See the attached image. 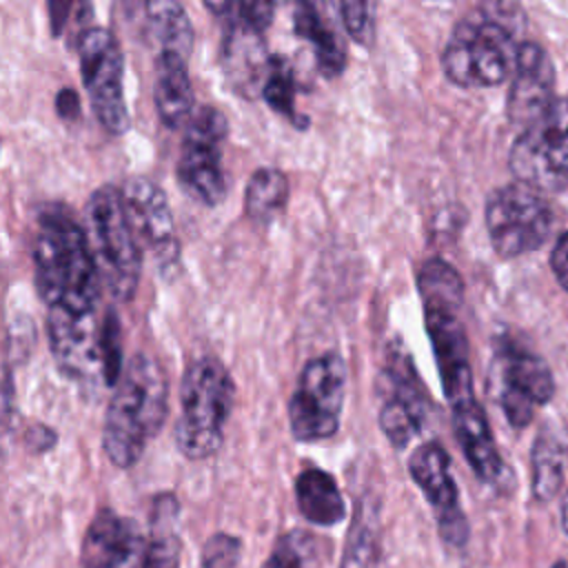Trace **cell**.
Masks as SVG:
<instances>
[{"label":"cell","mask_w":568,"mask_h":568,"mask_svg":"<svg viewBox=\"0 0 568 568\" xmlns=\"http://www.w3.org/2000/svg\"><path fill=\"white\" fill-rule=\"evenodd\" d=\"M36 288L47 308L95 313L102 277L87 231L67 211L47 209L33 237Z\"/></svg>","instance_id":"1"},{"label":"cell","mask_w":568,"mask_h":568,"mask_svg":"<svg viewBox=\"0 0 568 568\" xmlns=\"http://www.w3.org/2000/svg\"><path fill=\"white\" fill-rule=\"evenodd\" d=\"M519 31L486 16L462 20L442 53L446 78L464 89L499 87L515 73Z\"/></svg>","instance_id":"5"},{"label":"cell","mask_w":568,"mask_h":568,"mask_svg":"<svg viewBox=\"0 0 568 568\" xmlns=\"http://www.w3.org/2000/svg\"><path fill=\"white\" fill-rule=\"evenodd\" d=\"M384 402L379 408V428L395 448L408 446L426 419V393L406 357H388L384 368Z\"/></svg>","instance_id":"16"},{"label":"cell","mask_w":568,"mask_h":568,"mask_svg":"<svg viewBox=\"0 0 568 568\" xmlns=\"http://www.w3.org/2000/svg\"><path fill=\"white\" fill-rule=\"evenodd\" d=\"M486 231L499 257L537 251L552 231V209L546 195L524 182L495 189L486 200Z\"/></svg>","instance_id":"9"},{"label":"cell","mask_w":568,"mask_h":568,"mask_svg":"<svg viewBox=\"0 0 568 568\" xmlns=\"http://www.w3.org/2000/svg\"><path fill=\"white\" fill-rule=\"evenodd\" d=\"M78 58L98 122L113 135L126 133L131 122L124 100V58L118 38L104 27H91L78 40Z\"/></svg>","instance_id":"11"},{"label":"cell","mask_w":568,"mask_h":568,"mask_svg":"<svg viewBox=\"0 0 568 568\" xmlns=\"http://www.w3.org/2000/svg\"><path fill=\"white\" fill-rule=\"evenodd\" d=\"M242 557V541L231 532H215L202 546V568H235Z\"/></svg>","instance_id":"33"},{"label":"cell","mask_w":568,"mask_h":568,"mask_svg":"<svg viewBox=\"0 0 568 568\" xmlns=\"http://www.w3.org/2000/svg\"><path fill=\"white\" fill-rule=\"evenodd\" d=\"M235 402V384L226 366L206 355L193 359L180 386V419L175 444L186 459H206L220 450L224 426Z\"/></svg>","instance_id":"4"},{"label":"cell","mask_w":568,"mask_h":568,"mask_svg":"<svg viewBox=\"0 0 568 568\" xmlns=\"http://www.w3.org/2000/svg\"><path fill=\"white\" fill-rule=\"evenodd\" d=\"M47 333L51 355L62 375L75 382L102 377V324L93 313L78 315L62 308H49Z\"/></svg>","instance_id":"15"},{"label":"cell","mask_w":568,"mask_h":568,"mask_svg":"<svg viewBox=\"0 0 568 568\" xmlns=\"http://www.w3.org/2000/svg\"><path fill=\"white\" fill-rule=\"evenodd\" d=\"M264 38L248 29H226L222 44V69L229 84L246 100L262 95V87L271 67Z\"/></svg>","instance_id":"22"},{"label":"cell","mask_w":568,"mask_h":568,"mask_svg":"<svg viewBox=\"0 0 568 568\" xmlns=\"http://www.w3.org/2000/svg\"><path fill=\"white\" fill-rule=\"evenodd\" d=\"M497 399L513 428H524L532 422L535 408L544 406L555 395V377L548 364L532 351L504 342L495 357Z\"/></svg>","instance_id":"12"},{"label":"cell","mask_w":568,"mask_h":568,"mask_svg":"<svg viewBox=\"0 0 568 568\" xmlns=\"http://www.w3.org/2000/svg\"><path fill=\"white\" fill-rule=\"evenodd\" d=\"M164 495L160 499H155V515L153 521H160V528H153V535L146 544L144 550V559L140 568H180V559H182V546H180V537L166 528V519H173V515L169 517L164 513Z\"/></svg>","instance_id":"29"},{"label":"cell","mask_w":568,"mask_h":568,"mask_svg":"<svg viewBox=\"0 0 568 568\" xmlns=\"http://www.w3.org/2000/svg\"><path fill=\"white\" fill-rule=\"evenodd\" d=\"M339 13L326 0H295V33L313 49L315 62L326 78H335L346 67V44L337 27Z\"/></svg>","instance_id":"20"},{"label":"cell","mask_w":568,"mask_h":568,"mask_svg":"<svg viewBox=\"0 0 568 568\" xmlns=\"http://www.w3.org/2000/svg\"><path fill=\"white\" fill-rule=\"evenodd\" d=\"M295 89H297L295 73H293L291 64L282 58H273L266 80H264V87H262V98L275 113L293 120L295 124H302V120L297 118V109H295Z\"/></svg>","instance_id":"30"},{"label":"cell","mask_w":568,"mask_h":568,"mask_svg":"<svg viewBox=\"0 0 568 568\" xmlns=\"http://www.w3.org/2000/svg\"><path fill=\"white\" fill-rule=\"evenodd\" d=\"M288 202V180L280 169L260 166L246 182L244 211L257 224L273 222Z\"/></svg>","instance_id":"26"},{"label":"cell","mask_w":568,"mask_h":568,"mask_svg":"<svg viewBox=\"0 0 568 568\" xmlns=\"http://www.w3.org/2000/svg\"><path fill=\"white\" fill-rule=\"evenodd\" d=\"M337 13L351 40L359 47H371L375 42L379 0H337Z\"/></svg>","instance_id":"31"},{"label":"cell","mask_w":568,"mask_h":568,"mask_svg":"<svg viewBox=\"0 0 568 568\" xmlns=\"http://www.w3.org/2000/svg\"><path fill=\"white\" fill-rule=\"evenodd\" d=\"M346 397V364L339 353L308 359L288 402V426L297 442L311 444L337 433Z\"/></svg>","instance_id":"8"},{"label":"cell","mask_w":568,"mask_h":568,"mask_svg":"<svg viewBox=\"0 0 568 568\" xmlns=\"http://www.w3.org/2000/svg\"><path fill=\"white\" fill-rule=\"evenodd\" d=\"M126 11L146 47L158 55H180L189 60L193 49V27L178 0H126Z\"/></svg>","instance_id":"19"},{"label":"cell","mask_w":568,"mask_h":568,"mask_svg":"<svg viewBox=\"0 0 568 568\" xmlns=\"http://www.w3.org/2000/svg\"><path fill=\"white\" fill-rule=\"evenodd\" d=\"M122 337L120 322L113 311H109L102 320V382L106 386H115L122 375Z\"/></svg>","instance_id":"32"},{"label":"cell","mask_w":568,"mask_h":568,"mask_svg":"<svg viewBox=\"0 0 568 568\" xmlns=\"http://www.w3.org/2000/svg\"><path fill=\"white\" fill-rule=\"evenodd\" d=\"M550 268L559 286L568 293V231L555 240V246L550 251Z\"/></svg>","instance_id":"34"},{"label":"cell","mask_w":568,"mask_h":568,"mask_svg":"<svg viewBox=\"0 0 568 568\" xmlns=\"http://www.w3.org/2000/svg\"><path fill=\"white\" fill-rule=\"evenodd\" d=\"M275 2H282V0H275Z\"/></svg>","instance_id":"37"},{"label":"cell","mask_w":568,"mask_h":568,"mask_svg":"<svg viewBox=\"0 0 568 568\" xmlns=\"http://www.w3.org/2000/svg\"><path fill=\"white\" fill-rule=\"evenodd\" d=\"M144 537L131 517L100 510L89 524L82 550V568H138L144 559Z\"/></svg>","instance_id":"18"},{"label":"cell","mask_w":568,"mask_h":568,"mask_svg":"<svg viewBox=\"0 0 568 568\" xmlns=\"http://www.w3.org/2000/svg\"><path fill=\"white\" fill-rule=\"evenodd\" d=\"M508 164L517 182L541 193L568 189V98H555L541 118L519 131Z\"/></svg>","instance_id":"7"},{"label":"cell","mask_w":568,"mask_h":568,"mask_svg":"<svg viewBox=\"0 0 568 568\" xmlns=\"http://www.w3.org/2000/svg\"><path fill=\"white\" fill-rule=\"evenodd\" d=\"M450 413H453L455 437L473 473L486 484L497 481L504 470V464H501V455L497 450L488 417L481 404L477 402V397H468L457 404H450Z\"/></svg>","instance_id":"21"},{"label":"cell","mask_w":568,"mask_h":568,"mask_svg":"<svg viewBox=\"0 0 568 568\" xmlns=\"http://www.w3.org/2000/svg\"><path fill=\"white\" fill-rule=\"evenodd\" d=\"M153 102L158 118L164 126L178 129L186 126L195 113V93L189 78L186 60L180 55H158L155 58V80H153Z\"/></svg>","instance_id":"23"},{"label":"cell","mask_w":568,"mask_h":568,"mask_svg":"<svg viewBox=\"0 0 568 568\" xmlns=\"http://www.w3.org/2000/svg\"><path fill=\"white\" fill-rule=\"evenodd\" d=\"M339 568H379V537L371 515L357 513L353 519Z\"/></svg>","instance_id":"28"},{"label":"cell","mask_w":568,"mask_h":568,"mask_svg":"<svg viewBox=\"0 0 568 568\" xmlns=\"http://www.w3.org/2000/svg\"><path fill=\"white\" fill-rule=\"evenodd\" d=\"M169 410V386L160 364L138 353L124 366L106 406L102 448L113 466L131 468L149 439L162 428Z\"/></svg>","instance_id":"2"},{"label":"cell","mask_w":568,"mask_h":568,"mask_svg":"<svg viewBox=\"0 0 568 568\" xmlns=\"http://www.w3.org/2000/svg\"><path fill=\"white\" fill-rule=\"evenodd\" d=\"M206 11L220 18L226 29L264 33L275 16V0H202Z\"/></svg>","instance_id":"27"},{"label":"cell","mask_w":568,"mask_h":568,"mask_svg":"<svg viewBox=\"0 0 568 568\" xmlns=\"http://www.w3.org/2000/svg\"><path fill=\"white\" fill-rule=\"evenodd\" d=\"M417 288L448 404L475 397L468 337L459 317L464 304L462 275L448 262L433 257L422 264Z\"/></svg>","instance_id":"3"},{"label":"cell","mask_w":568,"mask_h":568,"mask_svg":"<svg viewBox=\"0 0 568 568\" xmlns=\"http://www.w3.org/2000/svg\"><path fill=\"white\" fill-rule=\"evenodd\" d=\"M568 475V448L550 433H539L530 450V488L537 501H552Z\"/></svg>","instance_id":"25"},{"label":"cell","mask_w":568,"mask_h":568,"mask_svg":"<svg viewBox=\"0 0 568 568\" xmlns=\"http://www.w3.org/2000/svg\"><path fill=\"white\" fill-rule=\"evenodd\" d=\"M84 231L102 284L115 300H131L142 273V242L126 215L120 189L104 184L91 193Z\"/></svg>","instance_id":"6"},{"label":"cell","mask_w":568,"mask_h":568,"mask_svg":"<svg viewBox=\"0 0 568 568\" xmlns=\"http://www.w3.org/2000/svg\"><path fill=\"white\" fill-rule=\"evenodd\" d=\"M229 122L215 106H200L184 126L175 175L182 189L206 206H217L226 195L222 149Z\"/></svg>","instance_id":"10"},{"label":"cell","mask_w":568,"mask_h":568,"mask_svg":"<svg viewBox=\"0 0 568 568\" xmlns=\"http://www.w3.org/2000/svg\"><path fill=\"white\" fill-rule=\"evenodd\" d=\"M561 528L568 535V493L561 499Z\"/></svg>","instance_id":"35"},{"label":"cell","mask_w":568,"mask_h":568,"mask_svg":"<svg viewBox=\"0 0 568 568\" xmlns=\"http://www.w3.org/2000/svg\"><path fill=\"white\" fill-rule=\"evenodd\" d=\"M555 102V67L550 55L537 42H521L506 111L519 129L541 118Z\"/></svg>","instance_id":"17"},{"label":"cell","mask_w":568,"mask_h":568,"mask_svg":"<svg viewBox=\"0 0 568 568\" xmlns=\"http://www.w3.org/2000/svg\"><path fill=\"white\" fill-rule=\"evenodd\" d=\"M550 568H568V564H566L564 559H559V561H555Z\"/></svg>","instance_id":"36"},{"label":"cell","mask_w":568,"mask_h":568,"mask_svg":"<svg viewBox=\"0 0 568 568\" xmlns=\"http://www.w3.org/2000/svg\"><path fill=\"white\" fill-rule=\"evenodd\" d=\"M295 501L304 519L317 526H335L346 517L344 497L335 479L322 468H304L295 477Z\"/></svg>","instance_id":"24"},{"label":"cell","mask_w":568,"mask_h":568,"mask_svg":"<svg viewBox=\"0 0 568 568\" xmlns=\"http://www.w3.org/2000/svg\"><path fill=\"white\" fill-rule=\"evenodd\" d=\"M408 473L435 513L442 539L462 548L468 541V521L459 504V490L450 470V457L437 442L419 444L408 459Z\"/></svg>","instance_id":"13"},{"label":"cell","mask_w":568,"mask_h":568,"mask_svg":"<svg viewBox=\"0 0 568 568\" xmlns=\"http://www.w3.org/2000/svg\"><path fill=\"white\" fill-rule=\"evenodd\" d=\"M126 215L155 264L166 273L178 266L180 242L164 189L144 175H131L120 189Z\"/></svg>","instance_id":"14"}]
</instances>
